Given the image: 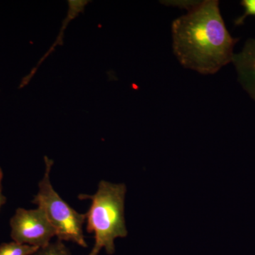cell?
Returning a JSON list of instances; mask_svg holds the SVG:
<instances>
[{
    "mask_svg": "<svg viewBox=\"0 0 255 255\" xmlns=\"http://www.w3.org/2000/svg\"><path fill=\"white\" fill-rule=\"evenodd\" d=\"M172 48L184 68L201 75H214L232 63L239 38L231 36L225 24L218 0L201 1L174 20Z\"/></svg>",
    "mask_w": 255,
    "mask_h": 255,
    "instance_id": "1",
    "label": "cell"
},
{
    "mask_svg": "<svg viewBox=\"0 0 255 255\" xmlns=\"http://www.w3.org/2000/svg\"><path fill=\"white\" fill-rule=\"evenodd\" d=\"M127 187L102 180L95 194H80V200H91L86 214L87 231L93 233L95 244L88 255H99L102 249L108 255L115 253L114 241L128 235L124 218Z\"/></svg>",
    "mask_w": 255,
    "mask_h": 255,
    "instance_id": "2",
    "label": "cell"
},
{
    "mask_svg": "<svg viewBox=\"0 0 255 255\" xmlns=\"http://www.w3.org/2000/svg\"><path fill=\"white\" fill-rule=\"evenodd\" d=\"M44 160L45 172L38 183V193L32 203L43 210L54 228L58 240L72 242L82 248H86L87 243L83 232L86 214L75 211L55 190L50 181L53 161L47 156H45Z\"/></svg>",
    "mask_w": 255,
    "mask_h": 255,
    "instance_id": "3",
    "label": "cell"
},
{
    "mask_svg": "<svg viewBox=\"0 0 255 255\" xmlns=\"http://www.w3.org/2000/svg\"><path fill=\"white\" fill-rule=\"evenodd\" d=\"M9 224L11 239L20 244L42 248L49 245L51 240L56 237L54 228L43 210L39 207L16 209Z\"/></svg>",
    "mask_w": 255,
    "mask_h": 255,
    "instance_id": "4",
    "label": "cell"
},
{
    "mask_svg": "<svg viewBox=\"0 0 255 255\" xmlns=\"http://www.w3.org/2000/svg\"><path fill=\"white\" fill-rule=\"evenodd\" d=\"M232 63L243 90L255 101V37L248 38L241 52L235 53Z\"/></svg>",
    "mask_w": 255,
    "mask_h": 255,
    "instance_id": "5",
    "label": "cell"
},
{
    "mask_svg": "<svg viewBox=\"0 0 255 255\" xmlns=\"http://www.w3.org/2000/svg\"><path fill=\"white\" fill-rule=\"evenodd\" d=\"M88 2H90V1H84V0H70V1H68V17L65 18V21H63V29L61 30L59 36H58V39H57L55 44L50 48L49 52H48L47 54L45 55L44 58H46L47 55L49 54L50 52H51L52 50L54 49V46H57V45L59 44V43L60 44L63 43V41H62V38H62L61 35L62 36H63V31L65 27H66V25L68 24L70 20L76 17V16H78L79 13L82 12V11H84L85 6H86ZM43 58L42 60H43Z\"/></svg>",
    "mask_w": 255,
    "mask_h": 255,
    "instance_id": "6",
    "label": "cell"
},
{
    "mask_svg": "<svg viewBox=\"0 0 255 255\" xmlns=\"http://www.w3.org/2000/svg\"><path fill=\"white\" fill-rule=\"evenodd\" d=\"M40 248L13 241L0 245V255H32Z\"/></svg>",
    "mask_w": 255,
    "mask_h": 255,
    "instance_id": "7",
    "label": "cell"
},
{
    "mask_svg": "<svg viewBox=\"0 0 255 255\" xmlns=\"http://www.w3.org/2000/svg\"><path fill=\"white\" fill-rule=\"evenodd\" d=\"M32 255H73L64 242L57 240L44 248H40Z\"/></svg>",
    "mask_w": 255,
    "mask_h": 255,
    "instance_id": "8",
    "label": "cell"
},
{
    "mask_svg": "<svg viewBox=\"0 0 255 255\" xmlns=\"http://www.w3.org/2000/svg\"><path fill=\"white\" fill-rule=\"evenodd\" d=\"M241 4L245 9L244 13L235 21L236 25H241L248 16H255V0H243Z\"/></svg>",
    "mask_w": 255,
    "mask_h": 255,
    "instance_id": "9",
    "label": "cell"
},
{
    "mask_svg": "<svg viewBox=\"0 0 255 255\" xmlns=\"http://www.w3.org/2000/svg\"><path fill=\"white\" fill-rule=\"evenodd\" d=\"M160 2H163L162 4L166 5H173L179 7H184L189 11L197 6L201 1H161Z\"/></svg>",
    "mask_w": 255,
    "mask_h": 255,
    "instance_id": "10",
    "label": "cell"
},
{
    "mask_svg": "<svg viewBox=\"0 0 255 255\" xmlns=\"http://www.w3.org/2000/svg\"><path fill=\"white\" fill-rule=\"evenodd\" d=\"M2 179H3V171L0 167V210L1 206H4L6 202V197L2 194Z\"/></svg>",
    "mask_w": 255,
    "mask_h": 255,
    "instance_id": "11",
    "label": "cell"
}]
</instances>
